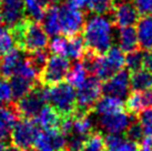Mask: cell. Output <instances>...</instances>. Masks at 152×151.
<instances>
[{"label":"cell","instance_id":"1","mask_svg":"<svg viewBox=\"0 0 152 151\" xmlns=\"http://www.w3.org/2000/svg\"><path fill=\"white\" fill-rule=\"evenodd\" d=\"M11 34L15 47L25 54L47 49L49 45V34L41 22L25 17L15 25L7 27Z\"/></svg>","mask_w":152,"mask_h":151},{"label":"cell","instance_id":"2","mask_svg":"<svg viewBox=\"0 0 152 151\" xmlns=\"http://www.w3.org/2000/svg\"><path fill=\"white\" fill-rule=\"evenodd\" d=\"M112 20L103 16H94L86 21L82 37L86 48L98 55H104L112 47Z\"/></svg>","mask_w":152,"mask_h":151},{"label":"cell","instance_id":"3","mask_svg":"<svg viewBox=\"0 0 152 151\" xmlns=\"http://www.w3.org/2000/svg\"><path fill=\"white\" fill-rule=\"evenodd\" d=\"M47 101L61 117H72L77 108V90L67 81L47 87Z\"/></svg>","mask_w":152,"mask_h":151},{"label":"cell","instance_id":"4","mask_svg":"<svg viewBox=\"0 0 152 151\" xmlns=\"http://www.w3.org/2000/svg\"><path fill=\"white\" fill-rule=\"evenodd\" d=\"M102 95V81L93 75H88L86 80L77 88V108L72 119L93 112L94 105Z\"/></svg>","mask_w":152,"mask_h":151},{"label":"cell","instance_id":"5","mask_svg":"<svg viewBox=\"0 0 152 151\" xmlns=\"http://www.w3.org/2000/svg\"><path fill=\"white\" fill-rule=\"evenodd\" d=\"M47 105V87L42 86L39 81L27 95L13 102L19 118L29 120H34L38 117L40 111Z\"/></svg>","mask_w":152,"mask_h":151},{"label":"cell","instance_id":"6","mask_svg":"<svg viewBox=\"0 0 152 151\" xmlns=\"http://www.w3.org/2000/svg\"><path fill=\"white\" fill-rule=\"evenodd\" d=\"M71 68L70 59L64 56H49L46 65L38 75V81L45 87H51L66 80Z\"/></svg>","mask_w":152,"mask_h":151},{"label":"cell","instance_id":"7","mask_svg":"<svg viewBox=\"0 0 152 151\" xmlns=\"http://www.w3.org/2000/svg\"><path fill=\"white\" fill-rule=\"evenodd\" d=\"M126 66V54L119 46H112L104 55H101L94 76L106 81Z\"/></svg>","mask_w":152,"mask_h":151},{"label":"cell","instance_id":"8","mask_svg":"<svg viewBox=\"0 0 152 151\" xmlns=\"http://www.w3.org/2000/svg\"><path fill=\"white\" fill-rule=\"evenodd\" d=\"M59 8V21L61 34L64 37H71L82 34L86 23V16L81 9H76L69 4H64Z\"/></svg>","mask_w":152,"mask_h":151},{"label":"cell","instance_id":"9","mask_svg":"<svg viewBox=\"0 0 152 151\" xmlns=\"http://www.w3.org/2000/svg\"><path fill=\"white\" fill-rule=\"evenodd\" d=\"M41 129L34 120L29 119H19L13 126L10 139L15 146L22 150L34 147L36 139L39 136Z\"/></svg>","mask_w":152,"mask_h":151},{"label":"cell","instance_id":"10","mask_svg":"<svg viewBox=\"0 0 152 151\" xmlns=\"http://www.w3.org/2000/svg\"><path fill=\"white\" fill-rule=\"evenodd\" d=\"M140 13L132 0H115L110 19L118 28L134 26L140 19Z\"/></svg>","mask_w":152,"mask_h":151},{"label":"cell","instance_id":"11","mask_svg":"<svg viewBox=\"0 0 152 151\" xmlns=\"http://www.w3.org/2000/svg\"><path fill=\"white\" fill-rule=\"evenodd\" d=\"M129 90H130V72L126 68L121 69L106 81H102V93L104 96L117 97L123 100L130 93Z\"/></svg>","mask_w":152,"mask_h":151},{"label":"cell","instance_id":"12","mask_svg":"<svg viewBox=\"0 0 152 151\" xmlns=\"http://www.w3.org/2000/svg\"><path fill=\"white\" fill-rule=\"evenodd\" d=\"M135 118L137 116L127 112L126 110L101 114L99 117V126L107 133H124Z\"/></svg>","mask_w":152,"mask_h":151},{"label":"cell","instance_id":"13","mask_svg":"<svg viewBox=\"0 0 152 151\" xmlns=\"http://www.w3.org/2000/svg\"><path fill=\"white\" fill-rule=\"evenodd\" d=\"M67 137L58 129L40 131L34 147L38 151H64Z\"/></svg>","mask_w":152,"mask_h":151},{"label":"cell","instance_id":"14","mask_svg":"<svg viewBox=\"0 0 152 151\" xmlns=\"http://www.w3.org/2000/svg\"><path fill=\"white\" fill-rule=\"evenodd\" d=\"M0 15L6 27L15 25L27 17L25 0H0Z\"/></svg>","mask_w":152,"mask_h":151},{"label":"cell","instance_id":"15","mask_svg":"<svg viewBox=\"0 0 152 151\" xmlns=\"http://www.w3.org/2000/svg\"><path fill=\"white\" fill-rule=\"evenodd\" d=\"M19 119L13 103L0 106V142L6 143L10 139L13 126Z\"/></svg>","mask_w":152,"mask_h":151},{"label":"cell","instance_id":"16","mask_svg":"<svg viewBox=\"0 0 152 151\" xmlns=\"http://www.w3.org/2000/svg\"><path fill=\"white\" fill-rule=\"evenodd\" d=\"M21 52L22 51L15 48L2 57L1 61H0V76L1 77L9 79L11 76H13L17 72L19 66L21 65V62L25 59Z\"/></svg>","mask_w":152,"mask_h":151},{"label":"cell","instance_id":"17","mask_svg":"<svg viewBox=\"0 0 152 151\" xmlns=\"http://www.w3.org/2000/svg\"><path fill=\"white\" fill-rule=\"evenodd\" d=\"M107 151H139V144L122 133H108L104 138Z\"/></svg>","mask_w":152,"mask_h":151},{"label":"cell","instance_id":"18","mask_svg":"<svg viewBox=\"0 0 152 151\" xmlns=\"http://www.w3.org/2000/svg\"><path fill=\"white\" fill-rule=\"evenodd\" d=\"M135 29L140 49L144 51L152 50V16H141Z\"/></svg>","mask_w":152,"mask_h":151},{"label":"cell","instance_id":"19","mask_svg":"<svg viewBox=\"0 0 152 151\" xmlns=\"http://www.w3.org/2000/svg\"><path fill=\"white\" fill-rule=\"evenodd\" d=\"M119 48L124 52H131L133 50L140 49L139 40H138V34L134 26L129 27H122L119 28Z\"/></svg>","mask_w":152,"mask_h":151},{"label":"cell","instance_id":"20","mask_svg":"<svg viewBox=\"0 0 152 151\" xmlns=\"http://www.w3.org/2000/svg\"><path fill=\"white\" fill-rule=\"evenodd\" d=\"M61 119H62V117L59 113L57 112L53 108H51L49 105H47L40 111L38 117L34 120L41 130H53V129L59 128Z\"/></svg>","mask_w":152,"mask_h":151},{"label":"cell","instance_id":"21","mask_svg":"<svg viewBox=\"0 0 152 151\" xmlns=\"http://www.w3.org/2000/svg\"><path fill=\"white\" fill-rule=\"evenodd\" d=\"M9 82L12 91V99L17 101L29 92L38 81L22 77L20 75H13L9 78Z\"/></svg>","mask_w":152,"mask_h":151},{"label":"cell","instance_id":"22","mask_svg":"<svg viewBox=\"0 0 152 151\" xmlns=\"http://www.w3.org/2000/svg\"><path fill=\"white\" fill-rule=\"evenodd\" d=\"M122 110H126L122 99L111 96L100 97V99L97 101V103L94 105V108H93V111L97 112L99 116L118 112Z\"/></svg>","mask_w":152,"mask_h":151},{"label":"cell","instance_id":"23","mask_svg":"<svg viewBox=\"0 0 152 151\" xmlns=\"http://www.w3.org/2000/svg\"><path fill=\"white\" fill-rule=\"evenodd\" d=\"M41 25L49 36H55L56 37V36L61 34L59 21V8L57 7V4L50 6L46 9Z\"/></svg>","mask_w":152,"mask_h":151},{"label":"cell","instance_id":"24","mask_svg":"<svg viewBox=\"0 0 152 151\" xmlns=\"http://www.w3.org/2000/svg\"><path fill=\"white\" fill-rule=\"evenodd\" d=\"M130 88L131 91H144L152 88V71L142 68L130 72Z\"/></svg>","mask_w":152,"mask_h":151},{"label":"cell","instance_id":"25","mask_svg":"<svg viewBox=\"0 0 152 151\" xmlns=\"http://www.w3.org/2000/svg\"><path fill=\"white\" fill-rule=\"evenodd\" d=\"M86 51V45L82 34H76L71 37H67V50L66 57L72 60H81Z\"/></svg>","mask_w":152,"mask_h":151},{"label":"cell","instance_id":"26","mask_svg":"<svg viewBox=\"0 0 152 151\" xmlns=\"http://www.w3.org/2000/svg\"><path fill=\"white\" fill-rule=\"evenodd\" d=\"M73 120V127H72V133L89 137L93 131H96L94 128V121H93L91 113L82 116L79 118H75Z\"/></svg>","mask_w":152,"mask_h":151},{"label":"cell","instance_id":"27","mask_svg":"<svg viewBox=\"0 0 152 151\" xmlns=\"http://www.w3.org/2000/svg\"><path fill=\"white\" fill-rule=\"evenodd\" d=\"M87 77H88V72L86 71L82 62L80 60H78V61L73 63V66H71L66 80H67V82L72 84L75 88H78L85 81Z\"/></svg>","mask_w":152,"mask_h":151},{"label":"cell","instance_id":"28","mask_svg":"<svg viewBox=\"0 0 152 151\" xmlns=\"http://www.w3.org/2000/svg\"><path fill=\"white\" fill-rule=\"evenodd\" d=\"M115 0H88L87 8L91 13L97 16L111 15L114 7Z\"/></svg>","mask_w":152,"mask_h":151},{"label":"cell","instance_id":"29","mask_svg":"<svg viewBox=\"0 0 152 151\" xmlns=\"http://www.w3.org/2000/svg\"><path fill=\"white\" fill-rule=\"evenodd\" d=\"M144 63V50L137 49L126 54V66L124 68L129 72H133L143 68Z\"/></svg>","mask_w":152,"mask_h":151},{"label":"cell","instance_id":"30","mask_svg":"<svg viewBox=\"0 0 152 151\" xmlns=\"http://www.w3.org/2000/svg\"><path fill=\"white\" fill-rule=\"evenodd\" d=\"M81 151H107L104 137L99 131H93L92 133L86 139L85 146Z\"/></svg>","mask_w":152,"mask_h":151},{"label":"cell","instance_id":"31","mask_svg":"<svg viewBox=\"0 0 152 151\" xmlns=\"http://www.w3.org/2000/svg\"><path fill=\"white\" fill-rule=\"evenodd\" d=\"M15 43H13L11 34L8 28H2L0 30V58H2L8 52L15 49Z\"/></svg>","mask_w":152,"mask_h":151},{"label":"cell","instance_id":"32","mask_svg":"<svg viewBox=\"0 0 152 151\" xmlns=\"http://www.w3.org/2000/svg\"><path fill=\"white\" fill-rule=\"evenodd\" d=\"M123 134H124L129 140H132V141L138 142V143L144 138L143 129H142V126H141V123H140L139 120H138V118H135L134 120L131 122L130 126L128 127V129L124 131Z\"/></svg>","mask_w":152,"mask_h":151},{"label":"cell","instance_id":"33","mask_svg":"<svg viewBox=\"0 0 152 151\" xmlns=\"http://www.w3.org/2000/svg\"><path fill=\"white\" fill-rule=\"evenodd\" d=\"M49 46V52L52 55H59L66 57V50H67V37L62 34L56 36L50 41Z\"/></svg>","mask_w":152,"mask_h":151},{"label":"cell","instance_id":"34","mask_svg":"<svg viewBox=\"0 0 152 151\" xmlns=\"http://www.w3.org/2000/svg\"><path fill=\"white\" fill-rule=\"evenodd\" d=\"M137 118L142 126L144 134L152 137V108L140 111L137 114Z\"/></svg>","mask_w":152,"mask_h":151},{"label":"cell","instance_id":"35","mask_svg":"<svg viewBox=\"0 0 152 151\" xmlns=\"http://www.w3.org/2000/svg\"><path fill=\"white\" fill-rule=\"evenodd\" d=\"M12 101V91L9 79L0 77V106L9 105Z\"/></svg>","mask_w":152,"mask_h":151},{"label":"cell","instance_id":"36","mask_svg":"<svg viewBox=\"0 0 152 151\" xmlns=\"http://www.w3.org/2000/svg\"><path fill=\"white\" fill-rule=\"evenodd\" d=\"M88 137L79 136L76 133H71L68 136L66 143V151H81L85 146L86 139Z\"/></svg>","mask_w":152,"mask_h":151},{"label":"cell","instance_id":"37","mask_svg":"<svg viewBox=\"0 0 152 151\" xmlns=\"http://www.w3.org/2000/svg\"><path fill=\"white\" fill-rule=\"evenodd\" d=\"M140 16H152V0H132Z\"/></svg>","mask_w":152,"mask_h":151},{"label":"cell","instance_id":"38","mask_svg":"<svg viewBox=\"0 0 152 151\" xmlns=\"http://www.w3.org/2000/svg\"><path fill=\"white\" fill-rule=\"evenodd\" d=\"M139 92H140V100H141L142 110L152 108V88L147 89L144 91H139Z\"/></svg>","mask_w":152,"mask_h":151},{"label":"cell","instance_id":"39","mask_svg":"<svg viewBox=\"0 0 152 151\" xmlns=\"http://www.w3.org/2000/svg\"><path fill=\"white\" fill-rule=\"evenodd\" d=\"M64 1H66L64 4L76 9H83L85 7H87V2H88V0H64Z\"/></svg>","mask_w":152,"mask_h":151},{"label":"cell","instance_id":"40","mask_svg":"<svg viewBox=\"0 0 152 151\" xmlns=\"http://www.w3.org/2000/svg\"><path fill=\"white\" fill-rule=\"evenodd\" d=\"M143 68L152 71V50L144 51V63Z\"/></svg>","mask_w":152,"mask_h":151},{"label":"cell","instance_id":"41","mask_svg":"<svg viewBox=\"0 0 152 151\" xmlns=\"http://www.w3.org/2000/svg\"><path fill=\"white\" fill-rule=\"evenodd\" d=\"M38 2L41 4L43 9H47L50 6H55V4H59L60 0H38Z\"/></svg>","mask_w":152,"mask_h":151},{"label":"cell","instance_id":"42","mask_svg":"<svg viewBox=\"0 0 152 151\" xmlns=\"http://www.w3.org/2000/svg\"><path fill=\"white\" fill-rule=\"evenodd\" d=\"M4 151H22V149H20V148L17 147V146H15V144H10V146L4 147Z\"/></svg>","mask_w":152,"mask_h":151},{"label":"cell","instance_id":"43","mask_svg":"<svg viewBox=\"0 0 152 151\" xmlns=\"http://www.w3.org/2000/svg\"><path fill=\"white\" fill-rule=\"evenodd\" d=\"M25 151H38V150H37L34 147H30V148H28V149H26Z\"/></svg>","mask_w":152,"mask_h":151},{"label":"cell","instance_id":"44","mask_svg":"<svg viewBox=\"0 0 152 151\" xmlns=\"http://www.w3.org/2000/svg\"><path fill=\"white\" fill-rule=\"evenodd\" d=\"M4 143H2V142H0V151H4Z\"/></svg>","mask_w":152,"mask_h":151},{"label":"cell","instance_id":"45","mask_svg":"<svg viewBox=\"0 0 152 151\" xmlns=\"http://www.w3.org/2000/svg\"><path fill=\"white\" fill-rule=\"evenodd\" d=\"M64 151H66V150H64Z\"/></svg>","mask_w":152,"mask_h":151}]
</instances>
